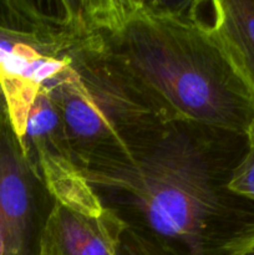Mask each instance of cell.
Instances as JSON below:
<instances>
[{
    "mask_svg": "<svg viewBox=\"0 0 254 255\" xmlns=\"http://www.w3.org/2000/svg\"><path fill=\"white\" fill-rule=\"evenodd\" d=\"M70 62L45 87L77 164L128 153L169 125L166 115L101 55L72 45Z\"/></svg>",
    "mask_w": 254,
    "mask_h": 255,
    "instance_id": "3",
    "label": "cell"
},
{
    "mask_svg": "<svg viewBox=\"0 0 254 255\" xmlns=\"http://www.w3.org/2000/svg\"><path fill=\"white\" fill-rule=\"evenodd\" d=\"M12 24V14L10 1L0 2V25L5 26H11Z\"/></svg>",
    "mask_w": 254,
    "mask_h": 255,
    "instance_id": "12",
    "label": "cell"
},
{
    "mask_svg": "<svg viewBox=\"0 0 254 255\" xmlns=\"http://www.w3.org/2000/svg\"><path fill=\"white\" fill-rule=\"evenodd\" d=\"M74 12L76 45L109 60L167 116L244 136L254 99L176 5L87 1Z\"/></svg>",
    "mask_w": 254,
    "mask_h": 255,
    "instance_id": "1",
    "label": "cell"
},
{
    "mask_svg": "<svg viewBox=\"0 0 254 255\" xmlns=\"http://www.w3.org/2000/svg\"><path fill=\"white\" fill-rule=\"evenodd\" d=\"M96 191L143 219L157 246L148 255H221L213 233L226 206L206 153L168 125L124 156L77 164Z\"/></svg>",
    "mask_w": 254,
    "mask_h": 255,
    "instance_id": "2",
    "label": "cell"
},
{
    "mask_svg": "<svg viewBox=\"0 0 254 255\" xmlns=\"http://www.w3.org/2000/svg\"><path fill=\"white\" fill-rule=\"evenodd\" d=\"M221 255H254V221L232 232L219 248Z\"/></svg>",
    "mask_w": 254,
    "mask_h": 255,
    "instance_id": "10",
    "label": "cell"
},
{
    "mask_svg": "<svg viewBox=\"0 0 254 255\" xmlns=\"http://www.w3.org/2000/svg\"><path fill=\"white\" fill-rule=\"evenodd\" d=\"M30 168L9 122L0 127V226L9 255H30L32 196Z\"/></svg>",
    "mask_w": 254,
    "mask_h": 255,
    "instance_id": "4",
    "label": "cell"
},
{
    "mask_svg": "<svg viewBox=\"0 0 254 255\" xmlns=\"http://www.w3.org/2000/svg\"><path fill=\"white\" fill-rule=\"evenodd\" d=\"M244 137L247 139V151L232 171L227 189L254 203V121L249 125Z\"/></svg>",
    "mask_w": 254,
    "mask_h": 255,
    "instance_id": "9",
    "label": "cell"
},
{
    "mask_svg": "<svg viewBox=\"0 0 254 255\" xmlns=\"http://www.w3.org/2000/svg\"><path fill=\"white\" fill-rule=\"evenodd\" d=\"M25 161L29 168L37 167L47 191L60 208L91 219L105 216L107 209L69 151L40 143L26 152Z\"/></svg>",
    "mask_w": 254,
    "mask_h": 255,
    "instance_id": "6",
    "label": "cell"
},
{
    "mask_svg": "<svg viewBox=\"0 0 254 255\" xmlns=\"http://www.w3.org/2000/svg\"><path fill=\"white\" fill-rule=\"evenodd\" d=\"M64 255H119L121 222L111 211L91 219L54 207Z\"/></svg>",
    "mask_w": 254,
    "mask_h": 255,
    "instance_id": "7",
    "label": "cell"
},
{
    "mask_svg": "<svg viewBox=\"0 0 254 255\" xmlns=\"http://www.w3.org/2000/svg\"><path fill=\"white\" fill-rule=\"evenodd\" d=\"M4 122H6V121H4ZM4 122H0V127H1V125L4 124Z\"/></svg>",
    "mask_w": 254,
    "mask_h": 255,
    "instance_id": "13",
    "label": "cell"
},
{
    "mask_svg": "<svg viewBox=\"0 0 254 255\" xmlns=\"http://www.w3.org/2000/svg\"><path fill=\"white\" fill-rule=\"evenodd\" d=\"M41 142L67 146L61 117L45 86L37 94L27 117L24 141L20 146L22 157L29 147Z\"/></svg>",
    "mask_w": 254,
    "mask_h": 255,
    "instance_id": "8",
    "label": "cell"
},
{
    "mask_svg": "<svg viewBox=\"0 0 254 255\" xmlns=\"http://www.w3.org/2000/svg\"><path fill=\"white\" fill-rule=\"evenodd\" d=\"M207 20L192 19L254 99V0L207 2Z\"/></svg>",
    "mask_w": 254,
    "mask_h": 255,
    "instance_id": "5",
    "label": "cell"
},
{
    "mask_svg": "<svg viewBox=\"0 0 254 255\" xmlns=\"http://www.w3.org/2000/svg\"><path fill=\"white\" fill-rule=\"evenodd\" d=\"M35 255H64L59 241V234H57L56 216H55L54 208L50 216L47 217L44 229L40 234L37 251Z\"/></svg>",
    "mask_w": 254,
    "mask_h": 255,
    "instance_id": "11",
    "label": "cell"
}]
</instances>
